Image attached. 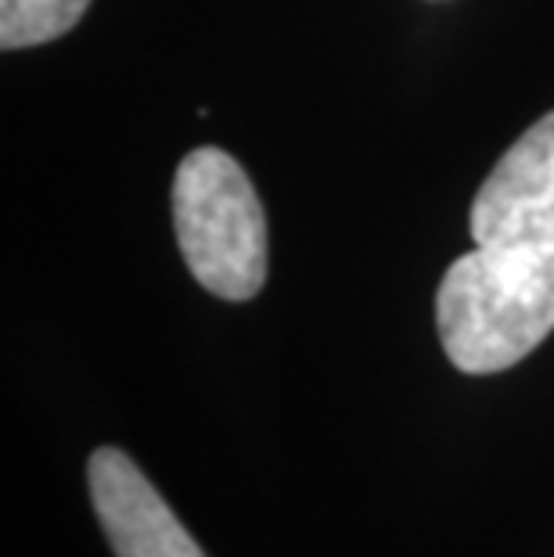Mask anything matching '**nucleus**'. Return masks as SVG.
<instances>
[{
    "label": "nucleus",
    "instance_id": "1",
    "mask_svg": "<svg viewBox=\"0 0 554 557\" xmlns=\"http://www.w3.org/2000/svg\"><path fill=\"white\" fill-rule=\"evenodd\" d=\"M435 324L457 371L497 374L554 331V242L476 245L435 292Z\"/></svg>",
    "mask_w": 554,
    "mask_h": 557
},
{
    "label": "nucleus",
    "instance_id": "2",
    "mask_svg": "<svg viewBox=\"0 0 554 557\" xmlns=\"http://www.w3.org/2000/svg\"><path fill=\"white\" fill-rule=\"evenodd\" d=\"M173 231L187 270L206 292L249 302L267 281V216L238 159L195 148L173 176Z\"/></svg>",
    "mask_w": 554,
    "mask_h": 557
},
{
    "label": "nucleus",
    "instance_id": "3",
    "mask_svg": "<svg viewBox=\"0 0 554 557\" xmlns=\"http://www.w3.org/2000/svg\"><path fill=\"white\" fill-rule=\"evenodd\" d=\"M476 245L554 242V112L497 159L471 198Z\"/></svg>",
    "mask_w": 554,
    "mask_h": 557
},
{
    "label": "nucleus",
    "instance_id": "4",
    "mask_svg": "<svg viewBox=\"0 0 554 557\" xmlns=\"http://www.w3.org/2000/svg\"><path fill=\"white\" fill-rule=\"evenodd\" d=\"M87 485L115 557H206L156 485L123 449H94Z\"/></svg>",
    "mask_w": 554,
    "mask_h": 557
},
{
    "label": "nucleus",
    "instance_id": "5",
    "mask_svg": "<svg viewBox=\"0 0 554 557\" xmlns=\"http://www.w3.org/2000/svg\"><path fill=\"white\" fill-rule=\"evenodd\" d=\"M87 8L90 0H0V47L22 51L51 44L65 37Z\"/></svg>",
    "mask_w": 554,
    "mask_h": 557
}]
</instances>
